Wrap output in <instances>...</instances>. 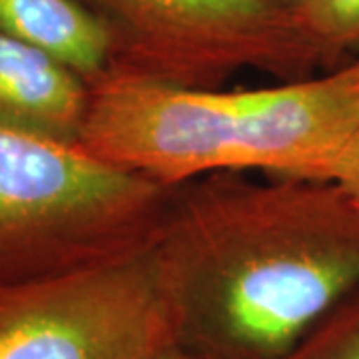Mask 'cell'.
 <instances>
[{
    "label": "cell",
    "instance_id": "obj_5",
    "mask_svg": "<svg viewBox=\"0 0 359 359\" xmlns=\"http://www.w3.org/2000/svg\"><path fill=\"white\" fill-rule=\"evenodd\" d=\"M172 339L154 244L92 266L0 278V359H152Z\"/></svg>",
    "mask_w": 359,
    "mask_h": 359
},
{
    "label": "cell",
    "instance_id": "obj_1",
    "mask_svg": "<svg viewBox=\"0 0 359 359\" xmlns=\"http://www.w3.org/2000/svg\"><path fill=\"white\" fill-rule=\"evenodd\" d=\"M154 254L176 344L276 359L359 287V204L334 180L208 174L172 188Z\"/></svg>",
    "mask_w": 359,
    "mask_h": 359
},
{
    "label": "cell",
    "instance_id": "obj_11",
    "mask_svg": "<svg viewBox=\"0 0 359 359\" xmlns=\"http://www.w3.org/2000/svg\"><path fill=\"white\" fill-rule=\"evenodd\" d=\"M152 359H204L202 355H198V353H194L190 349H186V347H182L180 344H176L174 339L166 344V346L162 347V349H158Z\"/></svg>",
    "mask_w": 359,
    "mask_h": 359
},
{
    "label": "cell",
    "instance_id": "obj_12",
    "mask_svg": "<svg viewBox=\"0 0 359 359\" xmlns=\"http://www.w3.org/2000/svg\"><path fill=\"white\" fill-rule=\"evenodd\" d=\"M282 2H283V4H285V6H290V8L294 11L295 6H297V4H299L302 0H282Z\"/></svg>",
    "mask_w": 359,
    "mask_h": 359
},
{
    "label": "cell",
    "instance_id": "obj_2",
    "mask_svg": "<svg viewBox=\"0 0 359 359\" xmlns=\"http://www.w3.org/2000/svg\"><path fill=\"white\" fill-rule=\"evenodd\" d=\"M359 128V56L252 90L182 88L108 74L90 84L76 146L162 186L219 172L334 180Z\"/></svg>",
    "mask_w": 359,
    "mask_h": 359
},
{
    "label": "cell",
    "instance_id": "obj_4",
    "mask_svg": "<svg viewBox=\"0 0 359 359\" xmlns=\"http://www.w3.org/2000/svg\"><path fill=\"white\" fill-rule=\"evenodd\" d=\"M114 39L110 74L222 88L236 72L282 80L330 70L282 0H80Z\"/></svg>",
    "mask_w": 359,
    "mask_h": 359
},
{
    "label": "cell",
    "instance_id": "obj_7",
    "mask_svg": "<svg viewBox=\"0 0 359 359\" xmlns=\"http://www.w3.org/2000/svg\"><path fill=\"white\" fill-rule=\"evenodd\" d=\"M0 34L50 54L88 84L114 70V39L80 0H0Z\"/></svg>",
    "mask_w": 359,
    "mask_h": 359
},
{
    "label": "cell",
    "instance_id": "obj_3",
    "mask_svg": "<svg viewBox=\"0 0 359 359\" xmlns=\"http://www.w3.org/2000/svg\"><path fill=\"white\" fill-rule=\"evenodd\" d=\"M170 194L78 146L0 128V278L92 266L154 244Z\"/></svg>",
    "mask_w": 359,
    "mask_h": 359
},
{
    "label": "cell",
    "instance_id": "obj_8",
    "mask_svg": "<svg viewBox=\"0 0 359 359\" xmlns=\"http://www.w3.org/2000/svg\"><path fill=\"white\" fill-rule=\"evenodd\" d=\"M294 16L330 70L349 62L347 54L359 56V0H302Z\"/></svg>",
    "mask_w": 359,
    "mask_h": 359
},
{
    "label": "cell",
    "instance_id": "obj_9",
    "mask_svg": "<svg viewBox=\"0 0 359 359\" xmlns=\"http://www.w3.org/2000/svg\"><path fill=\"white\" fill-rule=\"evenodd\" d=\"M276 359H359V287Z\"/></svg>",
    "mask_w": 359,
    "mask_h": 359
},
{
    "label": "cell",
    "instance_id": "obj_10",
    "mask_svg": "<svg viewBox=\"0 0 359 359\" xmlns=\"http://www.w3.org/2000/svg\"><path fill=\"white\" fill-rule=\"evenodd\" d=\"M334 182H337L359 204V128L346 148L341 160L334 172Z\"/></svg>",
    "mask_w": 359,
    "mask_h": 359
},
{
    "label": "cell",
    "instance_id": "obj_6",
    "mask_svg": "<svg viewBox=\"0 0 359 359\" xmlns=\"http://www.w3.org/2000/svg\"><path fill=\"white\" fill-rule=\"evenodd\" d=\"M90 84L40 48L0 34V128L76 146Z\"/></svg>",
    "mask_w": 359,
    "mask_h": 359
}]
</instances>
